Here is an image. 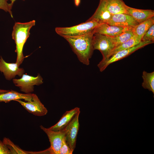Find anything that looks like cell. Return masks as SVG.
Masks as SVG:
<instances>
[{
	"label": "cell",
	"mask_w": 154,
	"mask_h": 154,
	"mask_svg": "<svg viewBox=\"0 0 154 154\" xmlns=\"http://www.w3.org/2000/svg\"><path fill=\"white\" fill-rule=\"evenodd\" d=\"M94 34L93 31L81 36L63 37L68 42L79 61L86 65L90 64V59L94 50Z\"/></svg>",
	"instance_id": "1"
},
{
	"label": "cell",
	"mask_w": 154,
	"mask_h": 154,
	"mask_svg": "<svg viewBox=\"0 0 154 154\" xmlns=\"http://www.w3.org/2000/svg\"><path fill=\"white\" fill-rule=\"evenodd\" d=\"M35 24V21L33 20L25 23L15 22L13 26L12 36L16 45L15 52L17 56L16 63L19 66L24 58L23 54L24 45L29 37L30 29Z\"/></svg>",
	"instance_id": "2"
},
{
	"label": "cell",
	"mask_w": 154,
	"mask_h": 154,
	"mask_svg": "<svg viewBox=\"0 0 154 154\" xmlns=\"http://www.w3.org/2000/svg\"><path fill=\"white\" fill-rule=\"evenodd\" d=\"M100 24L94 20H87L84 23L72 27H56L55 31L57 34L63 37H78L93 31Z\"/></svg>",
	"instance_id": "3"
},
{
	"label": "cell",
	"mask_w": 154,
	"mask_h": 154,
	"mask_svg": "<svg viewBox=\"0 0 154 154\" xmlns=\"http://www.w3.org/2000/svg\"><path fill=\"white\" fill-rule=\"evenodd\" d=\"M93 45L94 50L101 52L103 57L102 61L107 59L116 46L111 37L98 33L94 34Z\"/></svg>",
	"instance_id": "4"
},
{
	"label": "cell",
	"mask_w": 154,
	"mask_h": 154,
	"mask_svg": "<svg viewBox=\"0 0 154 154\" xmlns=\"http://www.w3.org/2000/svg\"><path fill=\"white\" fill-rule=\"evenodd\" d=\"M154 42L152 41H141L131 48L119 51L112 55L104 61H100L98 65L100 71H104L110 64L128 56L136 50Z\"/></svg>",
	"instance_id": "5"
},
{
	"label": "cell",
	"mask_w": 154,
	"mask_h": 154,
	"mask_svg": "<svg viewBox=\"0 0 154 154\" xmlns=\"http://www.w3.org/2000/svg\"><path fill=\"white\" fill-rule=\"evenodd\" d=\"M21 77L20 79H13V82L25 94L31 93L34 91L35 85H39L43 83V78L40 74L34 77L23 74Z\"/></svg>",
	"instance_id": "6"
},
{
	"label": "cell",
	"mask_w": 154,
	"mask_h": 154,
	"mask_svg": "<svg viewBox=\"0 0 154 154\" xmlns=\"http://www.w3.org/2000/svg\"><path fill=\"white\" fill-rule=\"evenodd\" d=\"M40 127L47 135L50 143V147L46 150L47 153L51 154H59L62 141L65 137L64 129L55 131L45 128L42 125Z\"/></svg>",
	"instance_id": "7"
},
{
	"label": "cell",
	"mask_w": 154,
	"mask_h": 154,
	"mask_svg": "<svg viewBox=\"0 0 154 154\" xmlns=\"http://www.w3.org/2000/svg\"><path fill=\"white\" fill-rule=\"evenodd\" d=\"M80 111L78 112L64 129L66 141L70 147L74 150L76 143L77 136L79 129V117Z\"/></svg>",
	"instance_id": "8"
},
{
	"label": "cell",
	"mask_w": 154,
	"mask_h": 154,
	"mask_svg": "<svg viewBox=\"0 0 154 154\" xmlns=\"http://www.w3.org/2000/svg\"><path fill=\"white\" fill-rule=\"evenodd\" d=\"M15 101L19 103L29 112L35 116H43L48 112L47 109L35 94H33L32 99L30 101L24 102L21 99Z\"/></svg>",
	"instance_id": "9"
},
{
	"label": "cell",
	"mask_w": 154,
	"mask_h": 154,
	"mask_svg": "<svg viewBox=\"0 0 154 154\" xmlns=\"http://www.w3.org/2000/svg\"><path fill=\"white\" fill-rule=\"evenodd\" d=\"M0 72H2L6 79L10 80L16 76L21 77L25 72L23 68H20L16 63L6 62L1 56L0 58Z\"/></svg>",
	"instance_id": "10"
},
{
	"label": "cell",
	"mask_w": 154,
	"mask_h": 154,
	"mask_svg": "<svg viewBox=\"0 0 154 154\" xmlns=\"http://www.w3.org/2000/svg\"><path fill=\"white\" fill-rule=\"evenodd\" d=\"M109 25L133 28L139 24L131 15L125 13L113 15L106 23Z\"/></svg>",
	"instance_id": "11"
},
{
	"label": "cell",
	"mask_w": 154,
	"mask_h": 154,
	"mask_svg": "<svg viewBox=\"0 0 154 154\" xmlns=\"http://www.w3.org/2000/svg\"><path fill=\"white\" fill-rule=\"evenodd\" d=\"M133 28L110 25L106 23L99 24L94 29V33H98L110 37L117 36L125 31Z\"/></svg>",
	"instance_id": "12"
},
{
	"label": "cell",
	"mask_w": 154,
	"mask_h": 154,
	"mask_svg": "<svg viewBox=\"0 0 154 154\" xmlns=\"http://www.w3.org/2000/svg\"><path fill=\"white\" fill-rule=\"evenodd\" d=\"M99 3L112 15L120 13L126 14L127 5L123 0H100Z\"/></svg>",
	"instance_id": "13"
},
{
	"label": "cell",
	"mask_w": 154,
	"mask_h": 154,
	"mask_svg": "<svg viewBox=\"0 0 154 154\" xmlns=\"http://www.w3.org/2000/svg\"><path fill=\"white\" fill-rule=\"evenodd\" d=\"M126 14L133 17L139 23L154 17V11L151 9H136L127 5Z\"/></svg>",
	"instance_id": "14"
},
{
	"label": "cell",
	"mask_w": 154,
	"mask_h": 154,
	"mask_svg": "<svg viewBox=\"0 0 154 154\" xmlns=\"http://www.w3.org/2000/svg\"><path fill=\"white\" fill-rule=\"evenodd\" d=\"M80 109L75 107L69 111H66L63 115L58 121L54 125L48 128L49 129L57 131L64 129L71 121L74 115L79 111Z\"/></svg>",
	"instance_id": "15"
},
{
	"label": "cell",
	"mask_w": 154,
	"mask_h": 154,
	"mask_svg": "<svg viewBox=\"0 0 154 154\" xmlns=\"http://www.w3.org/2000/svg\"><path fill=\"white\" fill-rule=\"evenodd\" d=\"M33 94H22L11 90L0 94V102H8L11 101L23 99L25 101H30L32 99Z\"/></svg>",
	"instance_id": "16"
},
{
	"label": "cell",
	"mask_w": 154,
	"mask_h": 154,
	"mask_svg": "<svg viewBox=\"0 0 154 154\" xmlns=\"http://www.w3.org/2000/svg\"><path fill=\"white\" fill-rule=\"evenodd\" d=\"M113 15L100 3L93 15L88 20H95L100 23H106Z\"/></svg>",
	"instance_id": "17"
},
{
	"label": "cell",
	"mask_w": 154,
	"mask_h": 154,
	"mask_svg": "<svg viewBox=\"0 0 154 154\" xmlns=\"http://www.w3.org/2000/svg\"><path fill=\"white\" fill-rule=\"evenodd\" d=\"M154 24V17L139 23L133 28V31L134 35L140 41H141L144 35Z\"/></svg>",
	"instance_id": "18"
},
{
	"label": "cell",
	"mask_w": 154,
	"mask_h": 154,
	"mask_svg": "<svg viewBox=\"0 0 154 154\" xmlns=\"http://www.w3.org/2000/svg\"><path fill=\"white\" fill-rule=\"evenodd\" d=\"M142 77L143 79L142 87L152 92L154 94V72H148L144 70Z\"/></svg>",
	"instance_id": "19"
},
{
	"label": "cell",
	"mask_w": 154,
	"mask_h": 154,
	"mask_svg": "<svg viewBox=\"0 0 154 154\" xmlns=\"http://www.w3.org/2000/svg\"><path fill=\"white\" fill-rule=\"evenodd\" d=\"M133 29V28L125 31L116 36L111 37L116 44V47L127 41L134 35Z\"/></svg>",
	"instance_id": "20"
},
{
	"label": "cell",
	"mask_w": 154,
	"mask_h": 154,
	"mask_svg": "<svg viewBox=\"0 0 154 154\" xmlns=\"http://www.w3.org/2000/svg\"><path fill=\"white\" fill-rule=\"evenodd\" d=\"M141 42L134 35L127 41L116 47L112 51L110 57L118 51L131 48Z\"/></svg>",
	"instance_id": "21"
},
{
	"label": "cell",
	"mask_w": 154,
	"mask_h": 154,
	"mask_svg": "<svg viewBox=\"0 0 154 154\" xmlns=\"http://www.w3.org/2000/svg\"><path fill=\"white\" fill-rule=\"evenodd\" d=\"M3 142L11 152V154H31V152L24 151L14 144L9 139L4 137Z\"/></svg>",
	"instance_id": "22"
},
{
	"label": "cell",
	"mask_w": 154,
	"mask_h": 154,
	"mask_svg": "<svg viewBox=\"0 0 154 154\" xmlns=\"http://www.w3.org/2000/svg\"><path fill=\"white\" fill-rule=\"evenodd\" d=\"M9 0H0V9L3 10L6 12H8L11 17L13 18V15L11 11L13 4L8 3Z\"/></svg>",
	"instance_id": "23"
},
{
	"label": "cell",
	"mask_w": 154,
	"mask_h": 154,
	"mask_svg": "<svg viewBox=\"0 0 154 154\" xmlns=\"http://www.w3.org/2000/svg\"><path fill=\"white\" fill-rule=\"evenodd\" d=\"M154 24L149 29L143 37L141 41H154Z\"/></svg>",
	"instance_id": "24"
},
{
	"label": "cell",
	"mask_w": 154,
	"mask_h": 154,
	"mask_svg": "<svg viewBox=\"0 0 154 154\" xmlns=\"http://www.w3.org/2000/svg\"><path fill=\"white\" fill-rule=\"evenodd\" d=\"M74 150L67 143L64 137L59 151V154H72Z\"/></svg>",
	"instance_id": "25"
},
{
	"label": "cell",
	"mask_w": 154,
	"mask_h": 154,
	"mask_svg": "<svg viewBox=\"0 0 154 154\" xmlns=\"http://www.w3.org/2000/svg\"><path fill=\"white\" fill-rule=\"evenodd\" d=\"M11 154L10 150L3 142L0 141V154Z\"/></svg>",
	"instance_id": "26"
},
{
	"label": "cell",
	"mask_w": 154,
	"mask_h": 154,
	"mask_svg": "<svg viewBox=\"0 0 154 154\" xmlns=\"http://www.w3.org/2000/svg\"><path fill=\"white\" fill-rule=\"evenodd\" d=\"M75 5L76 6H78L80 4L81 0H74Z\"/></svg>",
	"instance_id": "27"
},
{
	"label": "cell",
	"mask_w": 154,
	"mask_h": 154,
	"mask_svg": "<svg viewBox=\"0 0 154 154\" xmlns=\"http://www.w3.org/2000/svg\"><path fill=\"white\" fill-rule=\"evenodd\" d=\"M9 90L0 89V94L5 93L8 92Z\"/></svg>",
	"instance_id": "28"
},
{
	"label": "cell",
	"mask_w": 154,
	"mask_h": 154,
	"mask_svg": "<svg viewBox=\"0 0 154 154\" xmlns=\"http://www.w3.org/2000/svg\"><path fill=\"white\" fill-rule=\"evenodd\" d=\"M11 2V3L12 4H13L14 2L16 0H10Z\"/></svg>",
	"instance_id": "29"
}]
</instances>
